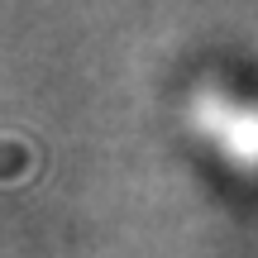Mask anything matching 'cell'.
I'll use <instances>...</instances> for the list:
<instances>
[{
	"instance_id": "obj_1",
	"label": "cell",
	"mask_w": 258,
	"mask_h": 258,
	"mask_svg": "<svg viewBox=\"0 0 258 258\" xmlns=\"http://www.w3.org/2000/svg\"><path fill=\"white\" fill-rule=\"evenodd\" d=\"M186 120L220 167L258 186V91H244L239 82H206L191 96Z\"/></svg>"
}]
</instances>
